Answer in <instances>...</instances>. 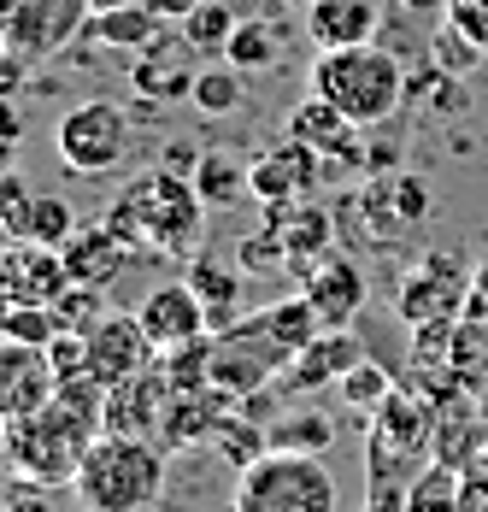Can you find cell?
Instances as JSON below:
<instances>
[{
  "mask_svg": "<svg viewBox=\"0 0 488 512\" xmlns=\"http://www.w3.org/2000/svg\"><path fill=\"white\" fill-rule=\"evenodd\" d=\"M100 436H106V383L65 377L48 407H36L30 418H6V460L24 483L53 489L77 477L83 454Z\"/></svg>",
  "mask_w": 488,
  "mask_h": 512,
  "instance_id": "obj_1",
  "label": "cell"
},
{
  "mask_svg": "<svg viewBox=\"0 0 488 512\" xmlns=\"http://www.w3.org/2000/svg\"><path fill=\"white\" fill-rule=\"evenodd\" d=\"M200 218H206V201H200L195 177L171 165L130 177L106 206V230L142 259H189L200 248Z\"/></svg>",
  "mask_w": 488,
  "mask_h": 512,
  "instance_id": "obj_2",
  "label": "cell"
},
{
  "mask_svg": "<svg viewBox=\"0 0 488 512\" xmlns=\"http://www.w3.org/2000/svg\"><path fill=\"white\" fill-rule=\"evenodd\" d=\"M77 507L83 512H147L165 489V448L142 442V436H100L83 454L77 477Z\"/></svg>",
  "mask_w": 488,
  "mask_h": 512,
  "instance_id": "obj_3",
  "label": "cell"
},
{
  "mask_svg": "<svg viewBox=\"0 0 488 512\" xmlns=\"http://www.w3.org/2000/svg\"><path fill=\"white\" fill-rule=\"evenodd\" d=\"M312 95L336 101L353 124H389L406 101V71L389 48H330L312 65Z\"/></svg>",
  "mask_w": 488,
  "mask_h": 512,
  "instance_id": "obj_4",
  "label": "cell"
},
{
  "mask_svg": "<svg viewBox=\"0 0 488 512\" xmlns=\"http://www.w3.org/2000/svg\"><path fill=\"white\" fill-rule=\"evenodd\" d=\"M236 512H336V477L318 454L271 448L236 483Z\"/></svg>",
  "mask_w": 488,
  "mask_h": 512,
  "instance_id": "obj_5",
  "label": "cell"
},
{
  "mask_svg": "<svg viewBox=\"0 0 488 512\" xmlns=\"http://www.w3.org/2000/svg\"><path fill=\"white\" fill-rule=\"evenodd\" d=\"M289 365H294V354L265 330L259 312H247L242 324H230V330H212V383L230 389L236 401H253L271 383H283Z\"/></svg>",
  "mask_w": 488,
  "mask_h": 512,
  "instance_id": "obj_6",
  "label": "cell"
},
{
  "mask_svg": "<svg viewBox=\"0 0 488 512\" xmlns=\"http://www.w3.org/2000/svg\"><path fill=\"white\" fill-rule=\"evenodd\" d=\"M130 154V112L118 101H83L59 118V165L77 177H100Z\"/></svg>",
  "mask_w": 488,
  "mask_h": 512,
  "instance_id": "obj_7",
  "label": "cell"
},
{
  "mask_svg": "<svg viewBox=\"0 0 488 512\" xmlns=\"http://www.w3.org/2000/svg\"><path fill=\"white\" fill-rule=\"evenodd\" d=\"M471 283L477 271L459 254H424L406 277H400V318L418 330V324H436V318H459L465 301H471Z\"/></svg>",
  "mask_w": 488,
  "mask_h": 512,
  "instance_id": "obj_8",
  "label": "cell"
},
{
  "mask_svg": "<svg viewBox=\"0 0 488 512\" xmlns=\"http://www.w3.org/2000/svg\"><path fill=\"white\" fill-rule=\"evenodd\" d=\"M89 18H95V0H18L12 18H0L6 53H18V59H53V53H65L83 36Z\"/></svg>",
  "mask_w": 488,
  "mask_h": 512,
  "instance_id": "obj_9",
  "label": "cell"
},
{
  "mask_svg": "<svg viewBox=\"0 0 488 512\" xmlns=\"http://www.w3.org/2000/svg\"><path fill=\"white\" fill-rule=\"evenodd\" d=\"M359 218L371 224V236L377 242H406L424 218H430V189H424V177H412V171H383V177H371L359 195Z\"/></svg>",
  "mask_w": 488,
  "mask_h": 512,
  "instance_id": "obj_10",
  "label": "cell"
},
{
  "mask_svg": "<svg viewBox=\"0 0 488 512\" xmlns=\"http://www.w3.org/2000/svg\"><path fill=\"white\" fill-rule=\"evenodd\" d=\"M83 336H89V377L106 383V389L124 383V377H136V371H147L159 359V342L142 330L136 312H100Z\"/></svg>",
  "mask_w": 488,
  "mask_h": 512,
  "instance_id": "obj_11",
  "label": "cell"
},
{
  "mask_svg": "<svg viewBox=\"0 0 488 512\" xmlns=\"http://www.w3.org/2000/svg\"><path fill=\"white\" fill-rule=\"evenodd\" d=\"M195 59L200 48L183 36V24H171L165 36H153L142 53H136V65H130V83H136V95L142 101H189L195 95Z\"/></svg>",
  "mask_w": 488,
  "mask_h": 512,
  "instance_id": "obj_12",
  "label": "cell"
},
{
  "mask_svg": "<svg viewBox=\"0 0 488 512\" xmlns=\"http://www.w3.org/2000/svg\"><path fill=\"white\" fill-rule=\"evenodd\" d=\"M171 377H165V365L153 359L147 371L136 377H124V383H112L106 389V430L112 436H142V442H159V430H165V412H171Z\"/></svg>",
  "mask_w": 488,
  "mask_h": 512,
  "instance_id": "obj_13",
  "label": "cell"
},
{
  "mask_svg": "<svg viewBox=\"0 0 488 512\" xmlns=\"http://www.w3.org/2000/svg\"><path fill=\"white\" fill-rule=\"evenodd\" d=\"M247 171H253V201H265V206L312 201V195H318V183H324V171H330V159L289 136V142H277V148L253 154V159H247Z\"/></svg>",
  "mask_w": 488,
  "mask_h": 512,
  "instance_id": "obj_14",
  "label": "cell"
},
{
  "mask_svg": "<svg viewBox=\"0 0 488 512\" xmlns=\"http://www.w3.org/2000/svg\"><path fill=\"white\" fill-rule=\"evenodd\" d=\"M65 289H71V271H65L59 248L12 242L0 254V295H6V307H53Z\"/></svg>",
  "mask_w": 488,
  "mask_h": 512,
  "instance_id": "obj_15",
  "label": "cell"
},
{
  "mask_svg": "<svg viewBox=\"0 0 488 512\" xmlns=\"http://www.w3.org/2000/svg\"><path fill=\"white\" fill-rule=\"evenodd\" d=\"M300 295L318 307V318H324L330 330H347V324L359 318V307H365V271L347 254L330 248L324 259H312V265L300 271Z\"/></svg>",
  "mask_w": 488,
  "mask_h": 512,
  "instance_id": "obj_16",
  "label": "cell"
},
{
  "mask_svg": "<svg viewBox=\"0 0 488 512\" xmlns=\"http://www.w3.org/2000/svg\"><path fill=\"white\" fill-rule=\"evenodd\" d=\"M236 412V395L218 389V383H200V389H177L171 395V412H165V430H159V448L165 454H183V448H200L224 430V418Z\"/></svg>",
  "mask_w": 488,
  "mask_h": 512,
  "instance_id": "obj_17",
  "label": "cell"
},
{
  "mask_svg": "<svg viewBox=\"0 0 488 512\" xmlns=\"http://www.w3.org/2000/svg\"><path fill=\"white\" fill-rule=\"evenodd\" d=\"M59 389L48 348H24V342H0V412L6 418H30L36 407H48Z\"/></svg>",
  "mask_w": 488,
  "mask_h": 512,
  "instance_id": "obj_18",
  "label": "cell"
},
{
  "mask_svg": "<svg viewBox=\"0 0 488 512\" xmlns=\"http://www.w3.org/2000/svg\"><path fill=\"white\" fill-rule=\"evenodd\" d=\"M359 130L365 124H353L336 101H324V95H306V101L294 106L289 118V136L294 142H306V148H318L324 159H336V165H365V142H359Z\"/></svg>",
  "mask_w": 488,
  "mask_h": 512,
  "instance_id": "obj_19",
  "label": "cell"
},
{
  "mask_svg": "<svg viewBox=\"0 0 488 512\" xmlns=\"http://www.w3.org/2000/svg\"><path fill=\"white\" fill-rule=\"evenodd\" d=\"M136 318H142V330L159 342V348L195 342V336H206V330H212V324H206V307H200V295L189 289V283H159L153 295H142Z\"/></svg>",
  "mask_w": 488,
  "mask_h": 512,
  "instance_id": "obj_20",
  "label": "cell"
},
{
  "mask_svg": "<svg viewBox=\"0 0 488 512\" xmlns=\"http://www.w3.org/2000/svg\"><path fill=\"white\" fill-rule=\"evenodd\" d=\"M59 254H65L71 283H83V289H112V283L124 277V265H130V248L106 230V218H100V224H77Z\"/></svg>",
  "mask_w": 488,
  "mask_h": 512,
  "instance_id": "obj_21",
  "label": "cell"
},
{
  "mask_svg": "<svg viewBox=\"0 0 488 512\" xmlns=\"http://www.w3.org/2000/svg\"><path fill=\"white\" fill-rule=\"evenodd\" d=\"M265 224H277V236L289 242V254H294L300 271L336 248V218H330V206H318V201H277V206H265Z\"/></svg>",
  "mask_w": 488,
  "mask_h": 512,
  "instance_id": "obj_22",
  "label": "cell"
},
{
  "mask_svg": "<svg viewBox=\"0 0 488 512\" xmlns=\"http://www.w3.org/2000/svg\"><path fill=\"white\" fill-rule=\"evenodd\" d=\"M306 36L312 48H365L377 36V0H312L306 6Z\"/></svg>",
  "mask_w": 488,
  "mask_h": 512,
  "instance_id": "obj_23",
  "label": "cell"
},
{
  "mask_svg": "<svg viewBox=\"0 0 488 512\" xmlns=\"http://www.w3.org/2000/svg\"><path fill=\"white\" fill-rule=\"evenodd\" d=\"M183 283L200 295V307H206V324H212V330H230V324H242L247 318L242 312V271H236V265H224V259H212V254H195Z\"/></svg>",
  "mask_w": 488,
  "mask_h": 512,
  "instance_id": "obj_24",
  "label": "cell"
},
{
  "mask_svg": "<svg viewBox=\"0 0 488 512\" xmlns=\"http://www.w3.org/2000/svg\"><path fill=\"white\" fill-rule=\"evenodd\" d=\"M353 365H365V342L359 336H347V330H324L306 354L289 365V377H283V389H318V383H342Z\"/></svg>",
  "mask_w": 488,
  "mask_h": 512,
  "instance_id": "obj_25",
  "label": "cell"
},
{
  "mask_svg": "<svg viewBox=\"0 0 488 512\" xmlns=\"http://www.w3.org/2000/svg\"><path fill=\"white\" fill-rule=\"evenodd\" d=\"M171 24L147 6V0H130V6H112V12H95L89 24H83V36L89 42H100V48L112 53H142L153 36H165Z\"/></svg>",
  "mask_w": 488,
  "mask_h": 512,
  "instance_id": "obj_26",
  "label": "cell"
},
{
  "mask_svg": "<svg viewBox=\"0 0 488 512\" xmlns=\"http://www.w3.org/2000/svg\"><path fill=\"white\" fill-rule=\"evenodd\" d=\"M453 377L465 389H488V301L471 295L453 330Z\"/></svg>",
  "mask_w": 488,
  "mask_h": 512,
  "instance_id": "obj_27",
  "label": "cell"
},
{
  "mask_svg": "<svg viewBox=\"0 0 488 512\" xmlns=\"http://www.w3.org/2000/svg\"><path fill=\"white\" fill-rule=\"evenodd\" d=\"M195 189H200V201H206V212H230V206H242L253 195V171L236 154H200Z\"/></svg>",
  "mask_w": 488,
  "mask_h": 512,
  "instance_id": "obj_28",
  "label": "cell"
},
{
  "mask_svg": "<svg viewBox=\"0 0 488 512\" xmlns=\"http://www.w3.org/2000/svg\"><path fill=\"white\" fill-rule=\"evenodd\" d=\"M259 318H265V330H271V336H277V342H283L294 359L306 354V348H312L324 330H330V324L318 318V307H312L300 289H294V295H283V301H271V307L259 312Z\"/></svg>",
  "mask_w": 488,
  "mask_h": 512,
  "instance_id": "obj_29",
  "label": "cell"
},
{
  "mask_svg": "<svg viewBox=\"0 0 488 512\" xmlns=\"http://www.w3.org/2000/svg\"><path fill=\"white\" fill-rule=\"evenodd\" d=\"M465 507H471V483H465L459 465H447V460L424 465L412 495H406V512H465Z\"/></svg>",
  "mask_w": 488,
  "mask_h": 512,
  "instance_id": "obj_30",
  "label": "cell"
},
{
  "mask_svg": "<svg viewBox=\"0 0 488 512\" xmlns=\"http://www.w3.org/2000/svg\"><path fill=\"white\" fill-rule=\"evenodd\" d=\"M283 42H289L283 24H271V18H242L236 36H230V48H224V59H230L236 71H271V65L283 59Z\"/></svg>",
  "mask_w": 488,
  "mask_h": 512,
  "instance_id": "obj_31",
  "label": "cell"
},
{
  "mask_svg": "<svg viewBox=\"0 0 488 512\" xmlns=\"http://www.w3.org/2000/svg\"><path fill=\"white\" fill-rule=\"evenodd\" d=\"M195 112L200 118H230V112H242V101H247V89H242V71L224 59V65H206L195 77Z\"/></svg>",
  "mask_w": 488,
  "mask_h": 512,
  "instance_id": "obj_32",
  "label": "cell"
},
{
  "mask_svg": "<svg viewBox=\"0 0 488 512\" xmlns=\"http://www.w3.org/2000/svg\"><path fill=\"white\" fill-rule=\"evenodd\" d=\"M71 230H77V218H71V201H59V195H36V201H30V212H24V230H18L12 242L65 248V242H71Z\"/></svg>",
  "mask_w": 488,
  "mask_h": 512,
  "instance_id": "obj_33",
  "label": "cell"
},
{
  "mask_svg": "<svg viewBox=\"0 0 488 512\" xmlns=\"http://www.w3.org/2000/svg\"><path fill=\"white\" fill-rule=\"evenodd\" d=\"M159 365L171 377V389H200L212 383V330L195 342H177V348H159Z\"/></svg>",
  "mask_w": 488,
  "mask_h": 512,
  "instance_id": "obj_34",
  "label": "cell"
},
{
  "mask_svg": "<svg viewBox=\"0 0 488 512\" xmlns=\"http://www.w3.org/2000/svg\"><path fill=\"white\" fill-rule=\"evenodd\" d=\"M212 448L236 465V471H247V465H259L265 454H271V430H259L253 418H236V412H230V418H224V430L212 436Z\"/></svg>",
  "mask_w": 488,
  "mask_h": 512,
  "instance_id": "obj_35",
  "label": "cell"
},
{
  "mask_svg": "<svg viewBox=\"0 0 488 512\" xmlns=\"http://www.w3.org/2000/svg\"><path fill=\"white\" fill-rule=\"evenodd\" d=\"M236 24H242V18H236V6H224V0H206L200 12H189V18H183V36H189L200 53H218V59H224L230 36H236Z\"/></svg>",
  "mask_w": 488,
  "mask_h": 512,
  "instance_id": "obj_36",
  "label": "cell"
},
{
  "mask_svg": "<svg viewBox=\"0 0 488 512\" xmlns=\"http://www.w3.org/2000/svg\"><path fill=\"white\" fill-rule=\"evenodd\" d=\"M0 336H6V342H24V348H53V342L65 336V324H59L53 307H6Z\"/></svg>",
  "mask_w": 488,
  "mask_h": 512,
  "instance_id": "obj_37",
  "label": "cell"
},
{
  "mask_svg": "<svg viewBox=\"0 0 488 512\" xmlns=\"http://www.w3.org/2000/svg\"><path fill=\"white\" fill-rule=\"evenodd\" d=\"M236 265L253 271V277H277V271L294 265V254H289V242L277 236V224H265V230H253V236L236 242Z\"/></svg>",
  "mask_w": 488,
  "mask_h": 512,
  "instance_id": "obj_38",
  "label": "cell"
},
{
  "mask_svg": "<svg viewBox=\"0 0 488 512\" xmlns=\"http://www.w3.org/2000/svg\"><path fill=\"white\" fill-rule=\"evenodd\" d=\"M336 389H342V401L353 412H383V401L394 395V377L377 365V359H365V365H353V371H347Z\"/></svg>",
  "mask_w": 488,
  "mask_h": 512,
  "instance_id": "obj_39",
  "label": "cell"
},
{
  "mask_svg": "<svg viewBox=\"0 0 488 512\" xmlns=\"http://www.w3.org/2000/svg\"><path fill=\"white\" fill-rule=\"evenodd\" d=\"M324 442H336V424L318 418V412H300V418L271 424V448H283V454H318Z\"/></svg>",
  "mask_w": 488,
  "mask_h": 512,
  "instance_id": "obj_40",
  "label": "cell"
},
{
  "mask_svg": "<svg viewBox=\"0 0 488 512\" xmlns=\"http://www.w3.org/2000/svg\"><path fill=\"white\" fill-rule=\"evenodd\" d=\"M430 53H436V71H447V77H471V65L483 59L488 48H477L465 30H453V24H441L436 36H430Z\"/></svg>",
  "mask_w": 488,
  "mask_h": 512,
  "instance_id": "obj_41",
  "label": "cell"
},
{
  "mask_svg": "<svg viewBox=\"0 0 488 512\" xmlns=\"http://www.w3.org/2000/svg\"><path fill=\"white\" fill-rule=\"evenodd\" d=\"M100 295H106V289H83V283H71V289L53 301L59 324H65V330H89V324L100 318Z\"/></svg>",
  "mask_w": 488,
  "mask_h": 512,
  "instance_id": "obj_42",
  "label": "cell"
},
{
  "mask_svg": "<svg viewBox=\"0 0 488 512\" xmlns=\"http://www.w3.org/2000/svg\"><path fill=\"white\" fill-rule=\"evenodd\" d=\"M48 359H53V371H59V383L65 377H89V336L83 330H65L48 348Z\"/></svg>",
  "mask_w": 488,
  "mask_h": 512,
  "instance_id": "obj_43",
  "label": "cell"
},
{
  "mask_svg": "<svg viewBox=\"0 0 488 512\" xmlns=\"http://www.w3.org/2000/svg\"><path fill=\"white\" fill-rule=\"evenodd\" d=\"M447 24L465 30L477 48H488V0H447Z\"/></svg>",
  "mask_w": 488,
  "mask_h": 512,
  "instance_id": "obj_44",
  "label": "cell"
},
{
  "mask_svg": "<svg viewBox=\"0 0 488 512\" xmlns=\"http://www.w3.org/2000/svg\"><path fill=\"white\" fill-rule=\"evenodd\" d=\"M30 201H36V195L24 189V177H18V171H6V177H0V218H6V230H12V236L24 230V212H30Z\"/></svg>",
  "mask_w": 488,
  "mask_h": 512,
  "instance_id": "obj_45",
  "label": "cell"
},
{
  "mask_svg": "<svg viewBox=\"0 0 488 512\" xmlns=\"http://www.w3.org/2000/svg\"><path fill=\"white\" fill-rule=\"evenodd\" d=\"M147 6H153V12H159L165 24H183V18H189V12H200L206 0H147Z\"/></svg>",
  "mask_w": 488,
  "mask_h": 512,
  "instance_id": "obj_46",
  "label": "cell"
},
{
  "mask_svg": "<svg viewBox=\"0 0 488 512\" xmlns=\"http://www.w3.org/2000/svg\"><path fill=\"white\" fill-rule=\"evenodd\" d=\"M0 130H6V148H18V130H24V112H18V106H0Z\"/></svg>",
  "mask_w": 488,
  "mask_h": 512,
  "instance_id": "obj_47",
  "label": "cell"
},
{
  "mask_svg": "<svg viewBox=\"0 0 488 512\" xmlns=\"http://www.w3.org/2000/svg\"><path fill=\"white\" fill-rule=\"evenodd\" d=\"M471 295H483V301H488V259L477 265V283H471Z\"/></svg>",
  "mask_w": 488,
  "mask_h": 512,
  "instance_id": "obj_48",
  "label": "cell"
},
{
  "mask_svg": "<svg viewBox=\"0 0 488 512\" xmlns=\"http://www.w3.org/2000/svg\"><path fill=\"white\" fill-rule=\"evenodd\" d=\"M12 512H48V507H42V501H24V495H18V501H12Z\"/></svg>",
  "mask_w": 488,
  "mask_h": 512,
  "instance_id": "obj_49",
  "label": "cell"
},
{
  "mask_svg": "<svg viewBox=\"0 0 488 512\" xmlns=\"http://www.w3.org/2000/svg\"><path fill=\"white\" fill-rule=\"evenodd\" d=\"M112 6H130V0H95V12H112Z\"/></svg>",
  "mask_w": 488,
  "mask_h": 512,
  "instance_id": "obj_50",
  "label": "cell"
},
{
  "mask_svg": "<svg viewBox=\"0 0 488 512\" xmlns=\"http://www.w3.org/2000/svg\"><path fill=\"white\" fill-rule=\"evenodd\" d=\"M277 6H312V0H277Z\"/></svg>",
  "mask_w": 488,
  "mask_h": 512,
  "instance_id": "obj_51",
  "label": "cell"
}]
</instances>
